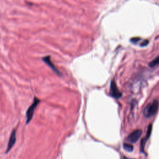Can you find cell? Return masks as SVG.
<instances>
[{
    "label": "cell",
    "mask_w": 159,
    "mask_h": 159,
    "mask_svg": "<svg viewBox=\"0 0 159 159\" xmlns=\"http://www.w3.org/2000/svg\"><path fill=\"white\" fill-rule=\"evenodd\" d=\"M159 108V103L156 99H155L150 104L146 106L143 110V114L144 116L147 118H149L155 115L158 111Z\"/></svg>",
    "instance_id": "cell-1"
},
{
    "label": "cell",
    "mask_w": 159,
    "mask_h": 159,
    "mask_svg": "<svg viewBox=\"0 0 159 159\" xmlns=\"http://www.w3.org/2000/svg\"><path fill=\"white\" fill-rule=\"evenodd\" d=\"M40 103V99L38 98L35 97L34 99V101H33V103H32V105L29 106V108H28L26 112V124H29L31 121L33 116H34L35 109L39 105Z\"/></svg>",
    "instance_id": "cell-2"
},
{
    "label": "cell",
    "mask_w": 159,
    "mask_h": 159,
    "mask_svg": "<svg viewBox=\"0 0 159 159\" xmlns=\"http://www.w3.org/2000/svg\"><path fill=\"white\" fill-rule=\"evenodd\" d=\"M109 95L111 96L112 97L116 99H119L122 97L121 92L119 91V89H118L115 81L114 80H113L111 81V83Z\"/></svg>",
    "instance_id": "cell-3"
},
{
    "label": "cell",
    "mask_w": 159,
    "mask_h": 159,
    "mask_svg": "<svg viewBox=\"0 0 159 159\" xmlns=\"http://www.w3.org/2000/svg\"><path fill=\"white\" fill-rule=\"evenodd\" d=\"M142 131L140 130V129L136 130L127 136L126 140L127 142L132 144L136 143V142H138V140L140 138V136L142 135Z\"/></svg>",
    "instance_id": "cell-4"
},
{
    "label": "cell",
    "mask_w": 159,
    "mask_h": 159,
    "mask_svg": "<svg viewBox=\"0 0 159 159\" xmlns=\"http://www.w3.org/2000/svg\"><path fill=\"white\" fill-rule=\"evenodd\" d=\"M16 129H14V130H13L11 132V133L9 142L8 144V147H7L5 154L9 152L10 150L14 146V144L16 143Z\"/></svg>",
    "instance_id": "cell-5"
},
{
    "label": "cell",
    "mask_w": 159,
    "mask_h": 159,
    "mask_svg": "<svg viewBox=\"0 0 159 159\" xmlns=\"http://www.w3.org/2000/svg\"><path fill=\"white\" fill-rule=\"evenodd\" d=\"M42 60L46 63V64L49 66V67L53 70V71L57 74V75L58 76H60L61 75V73L59 72V70L57 69V68L56 66H55V65L53 64V62L51 61V59H50V56H46L43 57L42 58Z\"/></svg>",
    "instance_id": "cell-6"
},
{
    "label": "cell",
    "mask_w": 159,
    "mask_h": 159,
    "mask_svg": "<svg viewBox=\"0 0 159 159\" xmlns=\"http://www.w3.org/2000/svg\"><path fill=\"white\" fill-rule=\"evenodd\" d=\"M159 65V56L155 58L154 60L149 63V66L150 67H154V66Z\"/></svg>",
    "instance_id": "cell-7"
},
{
    "label": "cell",
    "mask_w": 159,
    "mask_h": 159,
    "mask_svg": "<svg viewBox=\"0 0 159 159\" xmlns=\"http://www.w3.org/2000/svg\"><path fill=\"white\" fill-rule=\"evenodd\" d=\"M123 147L124 150H125L127 152H132L133 149H134V147L131 144H124L123 145Z\"/></svg>",
    "instance_id": "cell-8"
},
{
    "label": "cell",
    "mask_w": 159,
    "mask_h": 159,
    "mask_svg": "<svg viewBox=\"0 0 159 159\" xmlns=\"http://www.w3.org/2000/svg\"><path fill=\"white\" fill-rule=\"evenodd\" d=\"M140 40V39L139 38H132V39H131V42H132L133 44H137V43H138V42Z\"/></svg>",
    "instance_id": "cell-9"
},
{
    "label": "cell",
    "mask_w": 159,
    "mask_h": 159,
    "mask_svg": "<svg viewBox=\"0 0 159 159\" xmlns=\"http://www.w3.org/2000/svg\"><path fill=\"white\" fill-rule=\"evenodd\" d=\"M148 44H149V40H144V41L141 44H140V46H142V47L146 46H147Z\"/></svg>",
    "instance_id": "cell-10"
}]
</instances>
